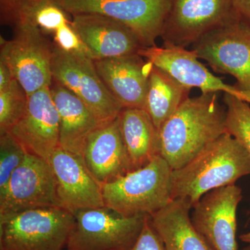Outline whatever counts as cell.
I'll return each mask as SVG.
<instances>
[{
  "label": "cell",
  "instance_id": "ffe728a7",
  "mask_svg": "<svg viewBox=\"0 0 250 250\" xmlns=\"http://www.w3.org/2000/svg\"><path fill=\"white\" fill-rule=\"evenodd\" d=\"M192 208L187 199L176 198L149 215L166 250H214L194 227L190 215Z\"/></svg>",
  "mask_w": 250,
  "mask_h": 250
},
{
  "label": "cell",
  "instance_id": "52a82bcc",
  "mask_svg": "<svg viewBox=\"0 0 250 250\" xmlns=\"http://www.w3.org/2000/svg\"><path fill=\"white\" fill-rule=\"evenodd\" d=\"M65 250H129L147 215L125 218L107 207L80 210Z\"/></svg>",
  "mask_w": 250,
  "mask_h": 250
},
{
  "label": "cell",
  "instance_id": "ac0fdd59",
  "mask_svg": "<svg viewBox=\"0 0 250 250\" xmlns=\"http://www.w3.org/2000/svg\"><path fill=\"white\" fill-rule=\"evenodd\" d=\"M94 62L104 83L123 108L145 109L152 62L139 54Z\"/></svg>",
  "mask_w": 250,
  "mask_h": 250
},
{
  "label": "cell",
  "instance_id": "d6986e66",
  "mask_svg": "<svg viewBox=\"0 0 250 250\" xmlns=\"http://www.w3.org/2000/svg\"><path fill=\"white\" fill-rule=\"evenodd\" d=\"M49 88L60 122L59 146L82 159L85 141L103 123L77 95L59 82L52 80Z\"/></svg>",
  "mask_w": 250,
  "mask_h": 250
},
{
  "label": "cell",
  "instance_id": "7402d4cb",
  "mask_svg": "<svg viewBox=\"0 0 250 250\" xmlns=\"http://www.w3.org/2000/svg\"><path fill=\"white\" fill-rule=\"evenodd\" d=\"M190 90L168 72L153 65L148 80L144 110L158 129L189 98Z\"/></svg>",
  "mask_w": 250,
  "mask_h": 250
},
{
  "label": "cell",
  "instance_id": "83f0119b",
  "mask_svg": "<svg viewBox=\"0 0 250 250\" xmlns=\"http://www.w3.org/2000/svg\"><path fill=\"white\" fill-rule=\"evenodd\" d=\"M52 36L54 45L59 48L66 52L85 54L91 59L89 50L77 34L72 21L59 29Z\"/></svg>",
  "mask_w": 250,
  "mask_h": 250
},
{
  "label": "cell",
  "instance_id": "9c48e42d",
  "mask_svg": "<svg viewBox=\"0 0 250 250\" xmlns=\"http://www.w3.org/2000/svg\"><path fill=\"white\" fill-rule=\"evenodd\" d=\"M191 50L214 71L234 77L237 88L250 93V24L241 18L202 36Z\"/></svg>",
  "mask_w": 250,
  "mask_h": 250
},
{
  "label": "cell",
  "instance_id": "603a6c76",
  "mask_svg": "<svg viewBox=\"0 0 250 250\" xmlns=\"http://www.w3.org/2000/svg\"><path fill=\"white\" fill-rule=\"evenodd\" d=\"M226 107V131L250 155V106L240 99L224 94Z\"/></svg>",
  "mask_w": 250,
  "mask_h": 250
},
{
  "label": "cell",
  "instance_id": "484cf974",
  "mask_svg": "<svg viewBox=\"0 0 250 250\" xmlns=\"http://www.w3.org/2000/svg\"><path fill=\"white\" fill-rule=\"evenodd\" d=\"M27 153L9 133L0 135V191L4 190L14 171L22 164Z\"/></svg>",
  "mask_w": 250,
  "mask_h": 250
},
{
  "label": "cell",
  "instance_id": "7c38bea8",
  "mask_svg": "<svg viewBox=\"0 0 250 250\" xmlns=\"http://www.w3.org/2000/svg\"><path fill=\"white\" fill-rule=\"evenodd\" d=\"M241 188L234 185L207 192L194 206L192 223L214 250H238L237 208L243 199Z\"/></svg>",
  "mask_w": 250,
  "mask_h": 250
},
{
  "label": "cell",
  "instance_id": "cb8c5ba5",
  "mask_svg": "<svg viewBox=\"0 0 250 250\" xmlns=\"http://www.w3.org/2000/svg\"><path fill=\"white\" fill-rule=\"evenodd\" d=\"M27 103V94L16 80L7 88L0 90V135L9 133L17 124Z\"/></svg>",
  "mask_w": 250,
  "mask_h": 250
},
{
  "label": "cell",
  "instance_id": "d4e9b609",
  "mask_svg": "<svg viewBox=\"0 0 250 250\" xmlns=\"http://www.w3.org/2000/svg\"><path fill=\"white\" fill-rule=\"evenodd\" d=\"M69 16L57 0H40L27 22L37 26L46 36H53L59 29L71 22Z\"/></svg>",
  "mask_w": 250,
  "mask_h": 250
},
{
  "label": "cell",
  "instance_id": "6da1fadb",
  "mask_svg": "<svg viewBox=\"0 0 250 250\" xmlns=\"http://www.w3.org/2000/svg\"><path fill=\"white\" fill-rule=\"evenodd\" d=\"M227 133L226 107L215 93L188 98L159 129L161 156L173 170Z\"/></svg>",
  "mask_w": 250,
  "mask_h": 250
},
{
  "label": "cell",
  "instance_id": "1f68e13d",
  "mask_svg": "<svg viewBox=\"0 0 250 250\" xmlns=\"http://www.w3.org/2000/svg\"><path fill=\"white\" fill-rule=\"evenodd\" d=\"M240 240L244 243H249L250 244V231L248 233H243L239 236Z\"/></svg>",
  "mask_w": 250,
  "mask_h": 250
},
{
  "label": "cell",
  "instance_id": "f546056e",
  "mask_svg": "<svg viewBox=\"0 0 250 250\" xmlns=\"http://www.w3.org/2000/svg\"><path fill=\"white\" fill-rule=\"evenodd\" d=\"M232 1L240 17L250 24V0H232Z\"/></svg>",
  "mask_w": 250,
  "mask_h": 250
},
{
  "label": "cell",
  "instance_id": "5b68a950",
  "mask_svg": "<svg viewBox=\"0 0 250 250\" xmlns=\"http://www.w3.org/2000/svg\"><path fill=\"white\" fill-rule=\"evenodd\" d=\"M46 36L37 26L25 22L14 27L11 40L0 39V61L9 67L28 98L52 83L54 43Z\"/></svg>",
  "mask_w": 250,
  "mask_h": 250
},
{
  "label": "cell",
  "instance_id": "30bf717a",
  "mask_svg": "<svg viewBox=\"0 0 250 250\" xmlns=\"http://www.w3.org/2000/svg\"><path fill=\"white\" fill-rule=\"evenodd\" d=\"M70 16L103 15L130 28L145 47L156 46L171 0H57Z\"/></svg>",
  "mask_w": 250,
  "mask_h": 250
},
{
  "label": "cell",
  "instance_id": "5bb4252c",
  "mask_svg": "<svg viewBox=\"0 0 250 250\" xmlns=\"http://www.w3.org/2000/svg\"><path fill=\"white\" fill-rule=\"evenodd\" d=\"M59 116L49 87L28 98L27 108L9 134L27 152L48 161L59 147Z\"/></svg>",
  "mask_w": 250,
  "mask_h": 250
},
{
  "label": "cell",
  "instance_id": "277c9868",
  "mask_svg": "<svg viewBox=\"0 0 250 250\" xmlns=\"http://www.w3.org/2000/svg\"><path fill=\"white\" fill-rule=\"evenodd\" d=\"M74 223L62 207L0 215V250H65Z\"/></svg>",
  "mask_w": 250,
  "mask_h": 250
},
{
  "label": "cell",
  "instance_id": "4fadbf2b",
  "mask_svg": "<svg viewBox=\"0 0 250 250\" xmlns=\"http://www.w3.org/2000/svg\"><path fill=\"white\" fill-rule=\"evenodd\" d=\"M146 60L165 70L188 88H197L202 93L223 92L250 104V93L243 91L215 76L205 65L199 62L193 51L186 48L165 46L144 47L139 52Z\"/></svg>",
  "mask_w": 250,
  "mask_h": 250
},
{
  "label": "cell",
  "instance_id": "ba28073f",
  "mask_svg": "<svg viewBox=\"0 0 250 250\" xmlns=\"http://www.w3.org/2000/svg\"><path fill=\"white\" fill-rule=\"evenodd\" d=\"M240 18L232 0H171L161 37L164 45L187 48Z\"/></svg>",
  "mask_w": 250,
  "mask_h": 250
},
{
  "label": "cell",
  "instance_id": "8fae6325",
  "mask_svg": "<svg viewBox=\"0 0 250 250\" xmlns=\"http://www.w3.org/2000/svg\"><path fill=\"white\" fill-rule=\"evenodd\" d=\"M45 207H62L55 176L48 161L27 152L0 191V215Z\"/></svg>",
  "mask_w": 250,
  "mask_h": 250
},
{
  "label": "cell",
  "instance_id": "4316f807",
  "mask_svg": "<svg viewBox=\"0 0 250 250\" xmlns=\"http://www.w3.org/2000/svg\"><path fill=\"white\" fill-rule=\"evenodd\" d=\"M40 0H0V21L14 27L27 22Z\"/></svg>",
  "mask_w": 250,
  "mask_h": 250
},
{
  "label": "cell",
  "instance_id": "f1b7e54d",
  "mask_svg": "<svg viewBox=\"0 0 250 250\" xmlns=\"http://www.w3.org/2000/svg\"><path fill=\"white\" fill-rule=\"evenodd\" d=\"M129 250H166L160 236L151 224L149 215L146 217L139 236Z\"/></svg>",
  "mask_w": 250,
  "mask_h": 250
},
{
  "label": "cell",
  "instance_id": "2e32d148",
  "mask_svg": "<svg viewBox=\"0 0 250 250\" xmlns=\"http://www.w3.org/2000/svg\"><path fill=\"white\" fill-rule=\"evenodd\" d=\"M71 16L72 25L94 61L139 54L145 47L134 31L113 18L96 14Z\"/></svg>",
  "mask_w": 250,
  "mask_h": 250
},
{
  "label": "cell",
  "instance_id": "9a60e30c",
  "mask_svg": "<svg viewBox=\"0 0 250 250\" xmlns=\"http://www.w3.org/2000/svg\"><path fill=\"white\" fill-rule=\"evenodd\" d=\"M57 182L62 208L75 213L80 210L105 207L102 187L80 156L59 146L48 159Z\"/></svg>",
  "mask_w": 250,
  "mask_h": 250
},
{
  "label": "cell",
  "instance_id": "3957f363",
  "mask_svg": "<svg viewBox=\"0 0 250 250\" xmlns=\"http://www.w3.org/2000/svg\"><path fill=\"white\" fill-rule=\"evenodd\" d=\"M172 169L158 156L144 167L101 186L105 207L125 218L151 215L173 199Z\"/></svg>",
  "mask_w": 250,
  "mask_h": 250
},
{
  "label": "cell",
  "instance_id": "4dcf8cb0",
  "mask_svg": "<svg viewBox=\"0 0 250 250\" xmlns=\"http://www.w3.org/2000/svg\"><path fill=\"white\" fill-rule=\"evenodd\" d=\"M16 80L9 67L0 61V90H4Z\"/></svg>",
  "mask_w": 250,
  "mask_h": 250
},
{
  "label": "cell",
  "instance_id": "8992f818",
  "mask_svg": "<svg viewBox=\"0 0 250 250\" xmlns=\"http://www.w3.org/2000/svg\"><path fill=\"white\" fill-rule=\"evenodd\" d=\"M52 73V80L77 95L103 124L116 119L123 109L88 56L66 52L54 44Z\"/></svg>",
  "mask_w": 250,
  "mask_h": 250
},
{
  "label": "cell",
  "instance_id": "e0dca14e",
  "mask_svg": "<svg viewBox=\"0 0 250 250\" xmlns=\"http://www.w3.org/2000/svg\"><path fill=\"white\" fill-rule=\"evenodd\" d=\"M82 159L90 173L101 186L133 171L120 131L118 117L100 125L88 136Z\"/></svg>",
  "mask_w": 250,
  "mask_h": 250
},
{
  "label": "cell",
  "instance_id": "d6a6232c",
  "mask_svg": "<svg viewBox=\"0 0 250 250\" xmlns=\"http://www.w3.org/2000/svg\"><path fill=\"white\" fill-rule=\"evenodd\" d=\"M241 250H250V244L249 246L246 247V248H243V249Z\"/></svg>",
  "mask_w": 250,
  "mask_h": 250
},
{
  "label": "cell",
  "instance_id": "7a4b0ae2",
  "mask_svg": "<svg viewBox=\"0 0 250 250\" xmlns=\"http://www.w3.org/2000/svg\"><path fill=\"white\" fill-rule=\"evenodd\" d=\"M250 175V155L228 133L207 145L186 165L172 172V199H187L192 207L207 192L234 185Z\"/></svg>",
  "mask_w": 250,
  "mask_h": 250
},
{
  "label": "cell",
  "instance_id": "44dd1931",
  "mask_svg": "<svg viewBox=\"0 0 250 250\" xmlns=\"http://www.w3.org/2000/svg\"><path fill=\"white\" fill-rule=\"evenodd\" d=\"M120 131L133 170L161 155L159 130L144 109L123 108L118 116Z\"/></svg>",
  "mask_w": 250,
  "mask_h": 250
}]
</instances>
